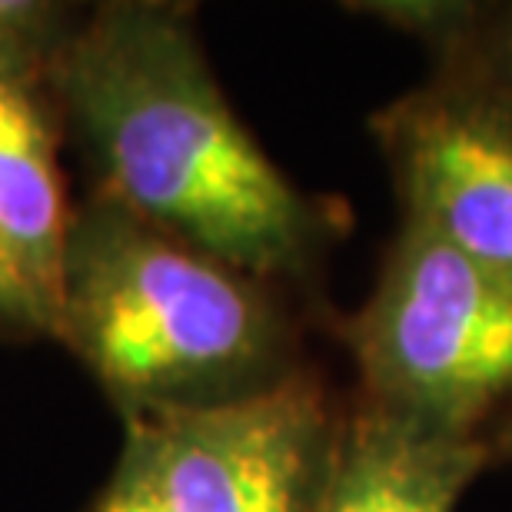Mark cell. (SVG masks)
Masks as SVG:
<instances>
[{"label": "cell", "instance_id": "11", "mask_svg": "<svg viewBox=\"0 0 512 512\" xmlns=\"http://www.w3.org/2000/svg\"><path fill=\"white\" fill-rule=\"evenodd\" d=\"M94 512H163L157 506V499L147 493V486L133 476V469L117 463V473L110 479V486L104 489V496L97 499Z\"/></svg>", "mask_w": 512, "mask_h": 512}, {"label": "cell", "instance_id": "3", "mask_svg": "<svg viewBox=\"0 0 512 512\" xmlns=\"http://www.w3.org/2000/svg\"><path fill=\"white\" fill-rule=\"evenodd\" d=\"M360 403L436 433L486 436L512 406V283L403 220L370 300L340 323Z\"/></svg>", "mask_w": 512, "mask_h": 512}, {"label": "cell", "instance_id": "7", "mask_svg": "<svg viewBox=\"0 0 512 512\" xmlns=\"http://www.w3.org/2000/svg\"><path fill=\"white\" fill-rule=\"evenodd\" d=\"M47 84L0 80V240L57 333L74 207L57 163Z\"/></svg>", "mask_w": 512, "mask_h": 512}, {"label": "cell", "instance_id": "5", "mask_svg": "<svg viewBox=\"0 0 512 512\" xmlns=\"http://www.w3.org/2000/svg\"><path fill=\"white\" fill-rule=\"evenodd\" d=\"M393 173L403 220L512 283V84L463 60L433 57V74L370 120Z\"/></svg>", "mask_w": 512, "mask_h": 512}, {"label": "cell", "instance_id": "2", "mask_svg": "<svg viewBox=\"0 0 512 512\" xmlns=\"http://www.w3.org/2000/svg\"><path fill=\"white\" fill-rule=\"evenodd\" d=\"M54 340L74 350L124 419L230 403L300 370L276 286L97 193L70 220Z\"/></svg>", "mask_w": 512, "mask_h": 512}, {"label": "cell", "instance_id": "4", "mask_svg": "<svg viewBox=\"0 0 512 512\" xmlns=\"http://www.w3.org/2000/svg\"><path fill=\"white\" fill-rule=\"evenodd\" d=\"M124 423L120 463L163 512H313L343 413L296 370L253 396Z\"/></svg>", "mask_w": 512, "mask_h": 512}, {"label": "cell", "instance_id": "8", "mask_svg": "<svg viewBox=\"0 0 512 512\" xmlns=\"http://www.w3.org/2000/svg\"><path fill=\"white\" fill-rule=\"evenodd\" d=\"M366 10L419 37L433 57L463 60L512 84V4H366Z\"/></svg>", "mask_w": 512, "mask_h": 512}, {"label": "cell", "instance_id": "1", "mask_svg": "<svg viewBox=\"0 0 512 512\" xmlns=\"http://www.w3.org/2000/svg\"><path fill=\"white\" fill-rule=\"evenodd\" d=\"M47 94L87 150L97 197L253 280H310L340 237L330 203L230 110L187 4H100L50 60Z\"/></svg>", "mask_w": 512, "mask_h": 512}, {"label": "cell", "instance_id": "6", "mask_svg": "<svg viewBox=\"0 0 512 512\" xmlns=\"http://www.w3.org/2000/svg\"><path fill=\"white\" fill-rule=\"evenodd\" d=\"M489 466L486 436L436 433L356 399L313 512H456Z\"/></svg>", "mask_w": 512, "mask_h": 512}, {"label": "cell", "instance_id": "9", "mask_svg": "<svg viewBox=\"0 0 512 512\" xmlns=\"http://www.w3.org/2000/svg\"><path fill=\"white\" fill-rule=\"evenodd\" d=\"M70 34L64 7L0 0V80L47 84L50 60Z\"/></svg>", "mask_w": 512, "mask_h": 512}, {"label": "cell", "instance_id": "12", "mask_svg": "<svg viewBox=\"0 0 512 512\" xmlns=\"http://www.w3.org/2000/svg\"><path fill=\"white\" fill-rule=\"evenodd\" d=\"M486 443L489 453H493V463H512V406L493 423V429L486 433Z\"/></svg>", "mask_w": 512, "mask_h": 512}, {"label": "cell", "instance_id": "10", "mask_svg": "<svg viewBox=\"0 0 512 512\" xmlns=\"http://www.w3.org/2000/svg\"><path fill=\"white\" fill-rule=\"evenodd\" d=\"M0 333L54 336L47 310L40 306L37 293L30 290L24 276H20L14 256L4 247V240H0Z\"/></svg>", "mask_w": 512, "mask_h": 512}]
</instances>
